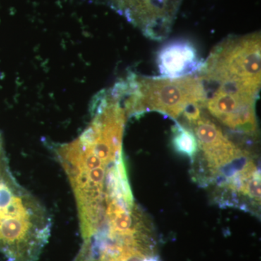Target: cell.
Returning <instances> with one entry per match:
<instances>
[{
    "instance_id": "6da1fadb",
    "label": "cell",
    "mask_w": 261,
    "mask_h": 261,
    "mask_svg": "<svg viewBox=\"0 0 261 261\" xmlns=\"http://www.w3.org/2000/svg\"><path fill=\"white\" fill-rule=\"evenodd\" d=\"M206 99L256 107L261 84V36H230L213 48L198 73Z\"/></svg>"
},
{
    "instance_id": "7a4b0ae2",
    "label": "cell",
    "mask_w": 261,
    "mask_h": 261,
    "mask_svg": "<svg viewBox=\"0 0 261 261\" xmlns=\"http://www.w3.org/2000/svg\"><path fill=\"white\" fill-rule=\"evenodd\" d=\"M115 86L128 118L154 111L176 120L192 108L204 109L205 91L197 73L168 78L130 72Z\"/></svg>"
},
{
    "instance_id": "3957f363",
    "label": "cell",
    "mask_w": 261,
    "mask_h": 261,
    "mask_svg": "<svg viewBox=\"0 0 261 261\" xmlns=\"http://www.w3.org/2000/svg\"><path fill=\"white\" fill-rule=\"evenodd\" d=\"M188 126L195 134L199 151L203 155L206 169L209 170L212 178L221 175L229 165L250 155L202 113L198 119Z\"/></svg>"
},
{
    "instance_id": "277c9868",
    "label": "cell",
    "mask_w": 261,
    "mask_h": 261,
    "mask_svg": "<svg viewBox=\"0 0 261 261\" xmlns=\"http://www.w3.org/2000/svg\"><path fill=\"white\" fill-rule=\"evenodd\" d=\"M160 76L179 78L200 72L203 61L197 49L187 40H175L161 48L157 56Z\"/></svg>"
},
{
    "instance_id": "5b68a950",
    "label": "cell",
    "mask_w": 261,
    "mask_h": 261,
    "mask_svg": "<svg viewBox=\"0 0 261 261\" xmlns=\"http://www.w3.org/2000/svg\"><path fill=\"white\" fill-rule=\"evenodd\" d=\"M27 195V190L15 179L10 171L3 136L0 133V226L19 210Z\"/></svg>"
},
{
    "instance_id": "8992f818",
    "label": "cell",
    "mask_w": 261,
    "mask_h": 261,
    "mask_svg": "<svg viewBox=\"0 0 261 261\" xmlns=\"http://www.w3.org/2000/svg\"><path fill=\"white\" fill-rule=\"evenodd\" d=\"M135 27L145 24L152 15V0H106Z\"/></svg>"
},
{
    "instance_id": "52a82bcc",
    "label": "cell",
    "mask_w": 261,
    "mask_h": 261,
    "mask_svg": "<svg viewBox=\"0 0 261 261\" xmlns=\"http://www.w3.org/2000/svg\"><path fill=\"white\" fill-rule=\"evenodd\" d=\"M172 132L171 143L173 149L194 162L199 151L198 143L194 132L190 127L179 123H176L173 127Z\"/></svg>"
}]
</instances>
